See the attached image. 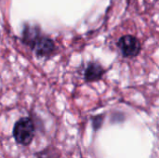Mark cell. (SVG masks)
<instances>
[{"label":"cell","instance_id":"obj_7","mask_svg":"<svg viewBox=\"0 0 159 158\" xmlns=\"http://www.w3.org/2000/svg\"><path fill=\"white\" fill-rule=\"evenodd\" d=\"M104 118H105V115L102 114V115H97L91 117V123H92V129L94 131H98L100 129H102L103 122H104Z\"/></svg>","mask_w":159,"mask_h":158},{"label":"cell","instance_id":"obj_1","mask_svg":"<svg viewBox=\"0 0 159 158\" xmlns=\"http://www.w3.org/2000/svg\"><path fill=\"white\" fill-rule=\"evenodd\" d=\"M13 138L16 143L28 146L32 143L35 134V124L32 117H20L13 127Z\"/></svg>","mask_w":159,"mask_h":158},{"label":"cell","instance_id":"obj_3","mask_svg":"<svg viewBox=\"0 0 159 158\" xmlns=\"http://www.w3.org/2000/svg\"><path fill=\"white\" fill-rule=\"evenodd\" d=\"M32 50L38 58H50L56 54V45L49 36L42 34L34 43Z\"/></svg>","mask_w":159,"mask_h":158},{"label":"cell","instance_id":"obj_6","mask_svg":"<svg viewBox=\"0 0 159 158\" xmlns=\"http://www.w3.org/2000/svg\"><path fill=\"white\" fill-rule=\"evenodd\" d=\"M61 154L59 149L54 146H48L42 151L36 152L34 154L35 158H61Z\"/></svg>","mask_w":159,"mask_h":158},{"label":"cell","instance_id":"obj_2","mask_svg":"<svg viewBox=\"0 0 159 158\" xmlns=\"http://www.w3.org/2000/svg\"><path fill=\"white\" fill-rule=\"evenodd\" d=\"M117 47L124 58H135L142 50L140 40L132 34L121 36L117 41Z\"/></svg>","mask_w":159,"mask_h":158},{"label":"cell","instance_id":"obj_4","mask_svg":"<svg viewBox=\"0 0 159 158\" xmlns=\"http://www.w3.org/2000/svg\"><path fill=\"white\" fill-rule=\"evenodd\" d=\"M41 34L42 31L39 25L25 23L21 33V42L32 50L34 43Z\"/></svg>","mask_w":159,"mask_h":158},{"label":"cell","instance_id":"obj_5","mask_svg":"<svg viewBox=\"0 0 159 158\" xmlns=\"http://www.w3.org/2000/svg\"><path fill=\"white\" fill-rule=\"evenodd\" d=\"M106 73V70L103 68V66L97 62V61H90L88 63L87 68L84 73V79L87 83H94L100 81L104 74Z\"/></svg>","mask_w":159,"mask_h":158}]
</instances>
